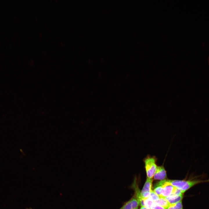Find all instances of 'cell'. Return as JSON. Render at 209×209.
Returning <instances> with one entry per match:
<instances>
[{"label":"cell","instance_id":"12","mask_svg":"<svg viewBox=\"0 0 209 209\" xmlns=\"http://www.w3.org/2000/svg\"><path fill=\"white\" fill-rule=\"evenodd\" d=\"M160 197L153 190H152L149 197L154 201L158 200Z\"/></svg>","mask_w":209,"mask_h":209},{"label":"cell","instance_id":"16","mask_svg":"<svg viewBox=\"0 0 209 209\" xmlns=\"http://www.w3.org/2000/svg\"><path fill=\"white\" fill-rule=\"evenodd\" d=\"M26 209H33L31 208H26Z\"/></svg>","mask_w":209,"mask_h":209},{"label":"cell","instance_id":"7","mask_svg":"<svg viewBox=\"0 0 209 209\" xmlns=\"http://www.w3.org/2000/svg\"><path fill=\"white\" fill-rule=\"evenodd\" d=\"M184 194L177 195H170L164 197L170 204H173L182 201Z\"/></svg>","mask_w":209,"mask_h":209},{"label":"cell","instance_id":"9","mask_svg":"<svg viewBox=\"0 0 209 209\" xmlns=\"http://www.w3.org/2000/svg\"><path fill=\"white\" fill-rule=\"evenodd\" d=\"M163 187L159 182L156 183L154 187V191L159 197H161L163 191Z\"/></svg>","mask_w":209,"mask_h":209},{"label":"cell","instance_id":"3","mask_svg":"<svg viewBox=\"0 0 209 209\" xmlns=\"http://www.w3.org/2000/svg\"><path fill=\"white\" fill-rule=\"evenodd\" d=\"M153 179L147 177L146 181L140 192V196L143 198H147L149 197L150 192L152 190Z\"/></svg>","mask_w":209,"mask_h":209},{"label":"cell","instance_id":"5","mask_svg":"<svg viewBox=\"0 0 209 209\" xmlns=\"http://www.w3.org/2000/svg\"><path fill=\"white\" fill-rule=\"evenodd\" d=\"M139 206L138 199L134 194L133 196L119 209H138Z\"/></svg>","mask_w":209,"mask_h":209},{"label":"cell","instance_id":"10","mask_svg":"<svg viewBox=\"0 0 209 209\" xmlns=\"http://www.w3.org/2000/svg\"><path fill=\"white\" fill-rule=\"evenodd\" d=\"M166 209H183L182 201L170 204Z\"/></svg>","mask_w":209,"mask_h":209},{"label":"cell","instance_id":"14","mask_svg":"<svg viewBox=\"0 0 209 209\" xmlns=\"http://www.w3.org/2000/svg\"><path fill=\"white\" fill-rule=\"evenodd\" d=\"M150 209H166L165 208L154 203Z\"/></svg>","mask_w":209,"mask_h":209},{"label":"cell","instance_id":"8","mask_svg":"<svg viewBox=\"0 0 209 209\" xmlns=\"http://www.w3.org/2000/svg\"><path fill=\"white\" fill-rule=\"evenodd\" d=\"M154 203L165 209H167L170 205L168 201L164 198L160 197L159 199L154 201Z\"/></svg>","mask_w":209,"mask_h":209},{"label":"cell","instance_id":"11","mask_svg":"<svg viewBox=\"0 0 209 209\" xmlns=\"http://www.w3.org/2000/svg\"><path fill=\"white\" fill-rule=\"evenodd\" d=\"M154 202L149 197L145 198L144 203V207L150 209L151 207Z\"/></svg>","mask_w":209,"mask_h":209},{"label":"cell","instance_id":"6","mask_svg":"<svg viewBox=\"0 0 209 209\" xmlns=\"http://www.w3.org/2000/svg\"><path fill=\"white\" fill-rule=\"evenodd\" d=\"M153 177L154 180L160 181L166 179L167 178L166 171L163 165L157 166Z\"/></svg>","mask_w":209,"mask_h":209},{"label":"cell","instance_id":"13","mask_svg":"<svg viewBox=\"0 0 209 209\" xmlns=\"http://www.w3.org/2000/svg\"><path fill=\"white\" fill-rule=\"evenodd\" d=\"M181 190L175 187L171 195H177L184 194Z\"/></svg>","mask_w":209,"mask_h":209},{"label":"cell","instance_id":"4","mask_svg":"<svg viewBox=\"0 0 209 209\" xmlns=\"http://www.w3.org/2000/svg\"><path fill=\"white\" fill-rule=\"evenodd\" d=\"M163 187V191L161 197H166L171 195L175 187L170 184L167 179L159 181Z\"/></svg>","mask_w":209,"mask_h":209},{"label":"cell","instance_id":"17","mask_svg":"<svg viewBox=\"0 0 209 209\" xmlns=\"http://www.w3.org/2000/svg\"></svg>","mask_w":209,"mask_h":209},{"label":"cell","instance_id":"15","mask_svg":"<svg viewBox=\"0 0 209 209\" xmlns=\"http://www.w3.org/2000/svg\"><path fill=\"white\" fill-rule=\"evenodd\" d=\"M139 209H148L147 208L145 207L141 206V207H140Z\"/></svg>","mask_w":209,"mask_h":209},{"label":"cell","instance_id":"2","mask_svg":"<svg viewBox=\"0 0 209 209\" xmlns=\"http://www.w3.org/2000/svg\"><path fill=\"white\" fill-rule=\"evenodd\" d=\"M157 158L154 156L147 155L143 159L147 177L153 179L156 171L157 165Z\"/></svg>","mask_w":209,"mask_h":209},{"label":"cell","instance_id":"1","mask_svg":"<svg viewBox=\"0 0 209 209\" xmlns=\"http://www.w3.org/2000/svg\"><path fill=\"white\" fill-rule=\"evenodd\" d=\"M202 175L192 176L188 179L183 180L167 179L172 185L181 190L183 193L196 185L202 183H209V179H201Z\"/></svg>","mask_w":209,"mask_h":209}]
</instances>
